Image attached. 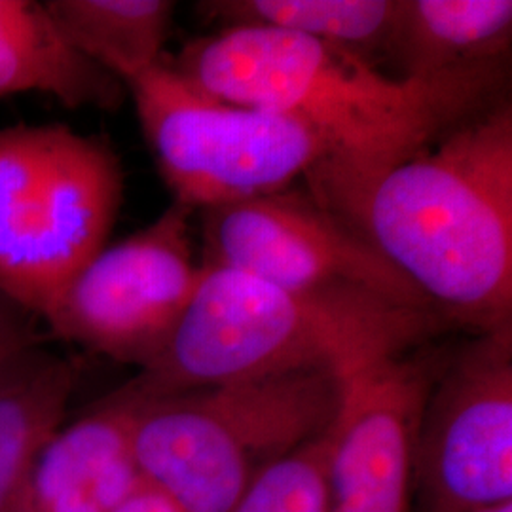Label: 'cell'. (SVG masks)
<instances>
[{"instance_id":"8992f818","label":"cell","mask_w":512,"mask_h":512,"mask_svg":"<svg viewBox=\"0 0 512 512\" xmlns=\"http://www.w3.org/2000/svg\"><path fill=\"white\" fill-rule=\"evenodd\" d=\"M173 202L196 211L289 190L325 162L300 122L226 101L160 61L126 84Z\"/></svg>"},{"instance_id":"2e32d148","label":"cell","mask_w":512,"mask_h":512,"mask_svg":"<svg viewBox=\"0 0 512 512\" xmlns=\"http://www.w3.org/2000/svg\"><path fill=\"white\" fill-rule=\"evenodd\" d=\"M44 4L74 48L124 84L164 61L173 2L48 0Z\"/></svg>"},{"instance_id":"9a60e30c","label":"cell","mask_w":512,"mask_h":512,"mask_svg":"<svg viewBox=\"0 0 512 512\" xmlns=\"http://www.w3.org/2000/svg\"><path fill=\"white\" fill-rule=\"evenodd\" d=\"M198 10L219 29H272L372 59L384 54L397 0H213Z\"/></svg>"},{"instance_id":"ac0fdd59","label":"cell","mask_w":512,"mask_h":512,"mask_svg":"<svg viewBox=\"0 0 512 512\" xmlns=\"http://www.w3.org/2000/svg\"><path fill=\"white\" fill-rule=\"evenodd\" d=\"M35 348V338L16 319L0 313V374Z\"/></svg>"},{"instance_id":"4fadbf2b","label":"cell","mask_w":512,"mask_h":512,"mask_svg":"<svg viewBox=\"0 0 512 512\" xmlns=\"http://www.w3.org/2000/svg\"><path fill=\"white\" fill-rule=\"evenodd\" d=\"M126 90L74 48L44 2L0 0V97L38 92L69 109L116 110Z\"/></svg>"},{"instance_id":"30bf717a","label":"cell","mask_w":512,"mask_h":512,"mask_svg":"<svg viewBox=\"0 0 512 512\" xmlns=\"http://www.w3.org/2000/svg\"><path fill=\"white\" fill-rule=\"evenodd\" d=\"M444 361L420 346L344 378L323 512H412L421 414Z\"/></svg>"},{"instance_id":"3957f363","label":"cell","mask_w":512,"mask_h":512,"mask_svg":"<svg viewBox=\"0 0 512 512\" xmlns=\"http://www.w3.org/2000/svg\"><path fill=\"white\" fill-rule=\"evenodd\" d=\"M448 329L450 323L437 311L378 294L294 291L203 264L179 325L124 389L150 401L304 370L348 378Z\"/></svg>"},{"instance_id":"277c9868","label":"cell","mask_w":512,"mask_h":512,"mask_svg":"<svg viewBox=\"0 0 512 512\" xmlns=\"http://www.w3.org/2000/svg\"><path fill=\"white\" fill-rule=\"evenodd\" d=\"M342 393L344 378L304 370L137 399L133 459L179 511H232L260 476L329 429Z\"/></svg>"},{"instance_id":"8fae6325","label":"cell","mask_w":512,"mask_h":512,"mask_svg":"<svg viewBox=\"0 0 512 512\" xmlns=\"http://www.w3.org/2000/svg\"><path fill=\"white\" fill-rule=\"evenodd\" d=\"M139 401L124 387L61 427L27 476L14 512H114L145 486L133 459Z\"/></svg>"},{"instance_id":"52a82bcc","label":"cell","mask_w":512,"mask_h":512,"mask_svg":"<svg viewBox=\"0 0 512 512\" xmlns=\"http://www.w3.org/2000/svg\"><path fill=\"white\" fill-rule=\"evenodd\" d=\"M194 211L173 202L147 228L105 247L74 277L46 321L63 340L147 366L165 346L202 279Z\"/></svg>"},{"instance_id":"6da1fadb","label":"cell","mask_w":512,"mask_h":512,"mask_svg":"<svg viewBox=\"0 0 512 512\" xmlns=\"http://www.w3.org/2000/svg\"><path fill=\"white\" fill-rule=\"evenodd\" d=\"M173 67L226 101L310 129L325 148V162L308 177L310 194L327 207L495 105L509 71L499 63L401 78L344 48L256 27L196 38Z\"/></svg>"},{"instance_id":"7a4b0ae2","label":"cell","mask_w":512,"mask_h":512,"mask_svg":"<svg viewBox=\"0 0 512 512\" xmlns=\"http://www.w3.org/2000/svg\"><path fill=\"white\" fill-rule=\"evenodd\" d=\"M329 209L450 327L512 329L511 101L467 118Z\"/></svg>"},{"instance_id":"5bb4252c","label":"cell","mask_w":512,"mask_h":512,"mask_svg":"<svg viewBox=\"0 0 512 512\" xmlns=\"http://www.w3.org/2000/svg\"><path fill=\"white\" fill-rule=\"evenodd\" d=\"M78 370L55 355H23L0 374V512H14L38 454L61 429Z\"/></svg>"},{"instance_id":"e0dca14e","label":"cell","mask_w":512,"mask_h":512,"mask_svg":"<svg viewBox=\"0 0 512 512\" xmlns=\"http://www.w3.org/2000/svg\"><path fill=\"white\" fill-rule=\"evenodd\" d=\"M330 444L332 425L260 476L228 512L325 511Z\"/></svg>"},{"instance_id":"ffe728a7","label":"cell","mask_w":512,"mask_h":512,"mask_svg":"<svg viewBox=\"0 0 512 512\" xmlns=\"http://www.w3.org/2000/svg\"><path fill=\"white\" fill-rule=\"evenodd\" d=\"M467 512H512V501L497 503V505H488V507H480V509H473V511Z\"/></svg>"},{"instance_id":"7c38bea8","label":"cell","mask_w":512,"mask_h":512,"mask_svg":"<svg viewBox=\"0 0 512 512\" xmlns=\"http://www.w3.org/2000/svg\"><path fill=\"white\" fill-rule=\"evenodd\" d=\"M511 0H397L384 55L401 78L509 63Z\"/></svg>"},{"instance_id":"9c48e42d","label":"cell","mask_w":512,"mask_h":512,"mask_svg":"<svg viewBox=\"0 0 512 512\" xmlns=\"http://www.w3.org/2000/svg\"><path fill=\"white\" fill-rule=\"evenodd\" d=\"M416 488L423 512L512 501V329L446 355L421 414Z\"/></svg>"},{"instance_id":"d6986e66","label":"cell","mask_w":512,"mask_h":512,"mask_svg":"<svg viewBox=\"0 0 512 512\" xmlns=\"http://www.w3.org/2000/svg\"><path fill=\"white\" fill-rule=\"evenodd\" d=\"M114 512H181L167 497L152 490L150 486H143L139 492L129 497L124 505H120Z\"/></svg>"},{"instance_id":"5b68a950","label":"cell","mask_w":512,"mask_h":512,"mask_svg":"<svg viewBox=\"0 0 512 512\" xmlns=\"http://www.w3.org/2000/svg\"><path fill=\"white\" fill-rule=\"evenodd\" d=\"M122 200L105 139L63 124L0 129V294L46 319L107 247Z\"/></svg>"},{"instance_id":"ba28073f","label":"cell","mask_w":512,"mask_h":512,"mask_svg":"<svg viewBox=\"0 0 512 512\" xmlns=\"http://www.w3.org/2000/svg\"><path fill=\"white\" fill-rule=\"evenodd\" d=\"M202 264L294 291L357 289L431 308L351 224L311 194L283 190L203 211Z\"/></svg>"}]
</instances>
